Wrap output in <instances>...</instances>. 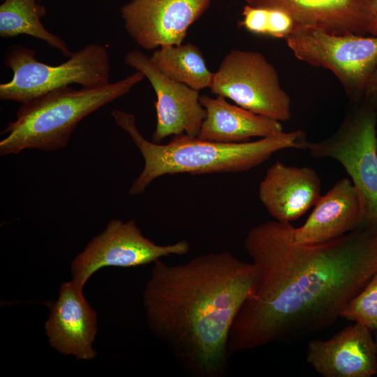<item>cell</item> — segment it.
Returning a JSON list of instances; mask_svg holds the SVG:
<instances>
[{"label":"cell","mask_w":377,"mask_h":377,"mask_svg":"<svg viewBox=\"0 0 377 377\" xmlns=\"http://www.w3.org/2000/svg\"><path fill=\"white\" fill-rule=\"evenodd\" d=\"M294 228L274 220L247 233L244 249L257 276L232 325L230 355L302 340L332 325L377 272V233L355 230L300 244Z\"/></svg>","instance_id":"1"},{"label":"cell","mask_w":377,"mask_h":377,"mask_svg":"<svg viewBox=\"0 0 377 377\" xmlns=\"http://www.w3.org/2000/svg\"><path fill=\"white\" fill-rule=\"evenodd\" d=\"M256 276L253 263L229 251L154 263L142 294L147 322L188 374H226L230 332Z\"/></svg>","instance_id":"2"},{"label":"cell","mask_w":377,"mask_h":377,"mask_svg":"<svg viewBox=\"0 0 377 377\" xmlns=\"http://www.w3.org/2000/svg\"><path fill=\"white\" fill-rule=\"evenodd\" d=\"M111 115L140 151L145 165L128 193L142 194L152 181L165 175H204L242 172L268 160L274 153L288 148L304 149L303 131L283 132L256 141L225 143L201 140L185 133L174 135L165 145L146 140L135 124V116L114 109Z\"/></svg>","instance_id":"3"},{"label":"cell","mask_w":377,"mask_h":377,"mask_svg":"<svg viewBox=\"0 0 377 377\" xmlns=\"http://www.w3.org/2000/svg\"><path fill=\"white\" fill-rule=\"evenodd\" d=\"M139 71L124 79L98 88L70 86L21 103L16 119L1 132L0 155L24 149L50 151L65 147L77 124L103 106L129 93L145 78Z\"/></svg>","instance_id":"4"},{"label":"cell","mask_w":377,"mask_h":377,"mask_svg":"<svg viewBox=\"0 0 377 377\" xmlns=\"http://www.w3.org/2000/svg\"><path fill=\"white\" fill-rule=\"evenodd\" d=\"M36 54L21 45L8 48L3 62L13 77L0 84L1 100L23 103L71 84L98 88L111 83L110 56L102 45L90 43L56 66L39 61Z\"/></svg>","instance_id":"5"},{"label":"cell","mask_w":377,"mask_h":377,"mask_svg":"<svg viewBox=\"0 0 377 377\" xmlns=\"http://www.w3.org/2000/svg\"><path fill=\"white\" fill-rule=\"evenodd\" d=\"M305 149L315 158H330L345 168L362 205L357 230L377 233V112L367 101L355 104L332 135Z\"/></svg>","instance_id":"6"},{"label":"cell","mask_w":377,"mask_h":377,"mask_svg":"<svg viewBox=\"0 0 377 377\" xmlns=\"http://www.w3.org/2000/svg\"><path fill=\"white\" fill-rule=\"evenodd\" d=\"M285 40L297 59L332 71L354 105L364 102L367 83L377 66V36L297 25Z\"/></svg>","instance_id":"7"},{"label":"cell","mask_w":377,"mask_h":377,"mask_svg":"<svg viewBox=\"0 0 377 377\" xmlns=\"http://www.w3.org/2000/svg\"><path fill=\"white\" fill-rule=\"evenodd\" d=\"M211 92L279 121L291 117V100L274 66L258 52L232 50L214 73Z\"/></svg>","instance_id":"8"},{"label":"cell","mask_w":377,"mask_h":377,"mask_svg":"<svg viewBox=\"0 0 377 377\" xmlns=\"http://www.w3.org/2000/svg\"><path fill=\"white\" fill-rule=\"evenodd\" d=\"M190 250L185 239L159 245L143 235L133 220L112 219L105 230L94 237L71 265L72 281L82 289L89 277L102 267H131L155 263Z\"/></svg>","instance_id":"9"},{"label":"cell","mask_w":377,"mask_h":377,"mask_svg":"<svg viewBox=\"0 0 377 377\" xmlns=\"http://www.w3.org/2000/svg\"><path fill=\"white\" fill-rule=\"evenodd\" d=\"M211 0H131L120 8L126 31L145 50L179 45Z\"/></svg>","instance_id":"10"},{"label":"cell","mask_w":377,"mask_h":377,"mask_svg":"<svg viewBox=\"0 0 377 377\" xmlns=\"http://www.w3.org/2000/svg\"><path fill=\"white\" fill-rule=\"evenodd\" d=\"M124 61L142 73L156 93V125L151 142L158 144L170 135L184 133L197 137L207 114L199 91L167 77L140 50L127 52Z\"/></svg>","instance_id":"11"},{"label":"cell","mask_w":377,"mask_h":377,"mask_svg":"<svg viewBox=\"0 0 377 377\" xmlns=\"http://www.w3.org/2000/svg\"><path fill=\"white\" fill-rule=\"evenodd\" d=\"M306 361L324 377H371L377 373L371 331L355 323L328 339H313L307 346Z\"/></svg>","instance_id":"12"},{"label":"cell","mask_w":377,"mask_h":377,"mask_svg":"<svg viewBox=\"0 0 377 377\" xmlns=\"http://www.w3.org/2000/svg\"><path fill=\"white\" fill-rule=\"evenodd\" d=\"M50 345L59 353L78 360L95 357L93 343L98 331L97 316L82 289L71 281L63 283L45 324Z\"/></svg>","instance_id":"13"},{"label":"cell","mask_w":377,"mask_h":377,"mask_svg":"<svg viewBox=\"0 0 377 377\" xmlns=\"http://www.w3.org/2000/svg\"><path fill=\"white\" fill-rule=\"evenodd\" d=\"M254 7L283 10L297 25L334 34L369 35L374 17L372 0H244Z\"/></svg>","instance_id":"14"},{"label":"cell","mask_w":377,"mask_h":377,"mask_svg":"<svg viewBox=\"0 0 377 377\" xmlns=\"http://www.w3.org/2000/svg\"><path fill=\"white\" fill-rule=\"evenodd\" d=\"M320 189V178L313 169L276 161L260 182L258 195L276 221L290 223L316 204Z\"/></svg>","instance_id":"15"},{"label":"cell","mask_w":377,"mask_h":377,"mask_svg":"<svg viewBox=\"0 0 377 377\" xmlns=\"http://www.w3.org/2000/svg\"><path fill=\"white\" fill-rule=\"evenodd\" d=\"M362 220L359 193L350 179L339 180L321 195L305 223L294 228V241L300 244L327 241L357 230Z\"/></svg>","instance_id":"16"},{"label":"cell","mask_w":377,"mask_h":377,"mask_svg":"<svg viewBox=\"0 0 377 377\" xmlns=\"http://www.w3.org/2000/svg\"><path fill=\"white\" fill-rule=\"evenodd\" d=\"M199 99L207 113L197 136L201 140L239 143L283 132L280 121L230 104L224 97L203 94Z\"/></svg>","instance_id":"17"},{"label":"cell","mask_w":377,"mask_h":377,"mask_svg":"<svg viewBox=\"0 0 377 377\" xmlns=\"http://www.w3.org/2000/svg\"><path fill=\"white\" fill-rule=\"evenodd\" d=\"M45 13V7L38 0H4L0 6L1 37L28 35L45 41L64 57H70L73 52L66 42L49 31L41 22L40 18Z\"/></svg>","instance_id":"18"},{"label":"cell","mask_w":377,"mask_h":377,"mask_svg":"<svg viewBox=\"0 0 377 377\" xmlns=\"http://www.w3.org/2000/svg\"><path fill=\"white\" fill-rule=\"evenodd\" d=\"M149 59L167 77L193 89L212 85L214 73L208 69L202 52L192 43L161 47Z\"/></svg>","instance_id":"19"},{"label":"cell","mask_w":377,"mask_h":377,"mask_svg":"<svg viewBox=\"0 0 377 377\" xmlns=\"http://www.w3.org/2000/svg\"><path fill=\"white\" fill-rule=\"evenodd\" d=\"M239 26L253 34L286 38L297 24L287 13L277 9L245 4Z\"/></svg>","instance_id":"20"},{"label":"cell","mask_w":377,"mask_h":377,"mask_svg":"<svg viewBox=\"0 0 377 377\" xmlns=\"http://www.w3.org/2000/svg\"><path fill=\"white\" fill-rule=\"evenodd\" d=\"M341 317L377 330V272L346 305Z\"/></svg>","instance_id":"21"},{"label":"cell","mask_w":377,"mask_h":377,"mask_svg":"<svg viewBox=\"0 0 377 377\" xmlns=\"http://www.w3.org/2000/svg\"><path fill=\"white\" fill-rule=\"evenodd\" d=\"M377 94V66L371 75L364 91V101Z\"/></svg>","instance_id":"22"},{"label":"cell","mask_w":377,"mask_h":377,"mask_svg":"<svg viewBox=\"0 0 377 377\" xmlns=\"http://www.w3.org/2000/svg\"><path fill=\"white\" fill-rule=\"evenodd\" d=\"M368 34L377 36V1L374 2V17Z\"/></svg>","instance_id":"23"},{"label":"cell","mask_w":377,"mask_h":377,"mask_svg":"<svg viewBox=\"0 0 377 377\" xmlns=\"http://www.w3.org/2000/svg\"><path fill=\"white\" fill-rule=\"evenodd\" d=\"M377 112V94L373 96L367 101Z\"/></svg>","instance_id":"24"},{"label":"cell","mask_w":377,"mask_h":377,"mask_svg":"<svg viewBox=\"0 0 377 377\" xmlns=\"http://www.w3.org/2000/svg\"><path fill=\"white\" fill-rule=\"evenodd\" d=\"M374 342H375V346H376V355H377V330H375V335H374Z\"/></svg>","instance_id":"25"},{"label":"cell","mask_w":377,"mask_h":377,"mask_svg":"<svg viewBox=\"0 0 377 377\" xmlns=\"http://www.w3.org/2000/svg\"><path fill=\"white\" fill-rule=\"evenodd\" d=\"M372 1H373V2L377 1V0H372Z\"/></svg>","instance_id":"26"}]
</instances>
